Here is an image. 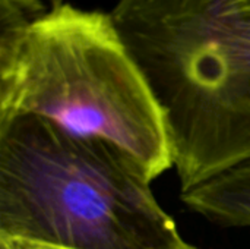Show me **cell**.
Here are the masks:
<instances>
[{
    "label": "cell",
    "mask_w": 250,
    "mask_h": 249,
    "mask_svg": "<svg viewBox=\"0 0 250 249\" xmlns=\"http://www.w3.org/2000/svg\"><path fill=\"white\" fill-rule=\"evenodd\" d=\"M23 116L107 141L152 181L174 166L166 113L111 13L64 3L0 34V122Z\"/></svg>",
    "instance_id": "6da1fadb"
},
{
    "label": "cell",
    "mask_w": 250,
    "mask_h": 249,
    "mask_svg": "<svg viewBox=\"0 0 250 249\" xmlns=\"http://www.w3.org/2000/svg\"><path fill=\"white\" fill-rule=\"evenodd\" d=\"M119 147L48 120L0 122V236L67 249H188Z\"/></svg>",
    "instance_id": "7a4b0ae2"
},
{
    "label": "cell",
    "mask_w": 250,
    "mask_h": 249,
    "mask_svg": "<svg viewBox=\"0 0 250 249\" xmlns=\"http://www.w3.org/2000/svg\"><path fill=\"white\" fill-rule=\"evenodd\" d=\"M111 16L166 113L182 189L250 160V10L119 0Z\"/></svg>",
    "instance_id": "3957f363"
},
{
    "label": "cell",
    "mask_w": 250,
    "mask_h": 249,
    "mask_svg": "<svg viewBox=\"0 0 250 249\" xmlns=\"http://www.w3.org/2000/svg\"><path fill=\"white\" fill-rule=\"evenodd\" d=\"M185 204L224 227H250V160L182 192Z\"/></svg>",
    "instance_id": "277c9868"
},
{
    "label": "cell",
    "mask_w": 250,
    "mask_h": 249,
    "mask_svg": "<svg viewBox=\"0 0 250 249\" xmlns=\"http://www.w3.org/2000/svg\"><path fill=\"white\" fill-rule=\"evenodd\" d=\"M48 10L44 0H0V34L22 29Z\"/></svg>",
    "instance_id": "5b68a950"
},
{
    "label": "cell",
    "mask_w": 250,
    "mask_h": 249,
    "mask_svg": "<svg viewBox=\"0 0 250 249\" xmlns=\"http://www.w3.org/2000/svg\"><path fill=\"white\" fill-rule=\"evenodd\" d=\"M0 249H67V248H60V247H53V245H45V244H38V242L23 241V239L1 238V236H0ZM188 249H195V248H193V247H189Z\"/></svg>",
    "instance_id": "8992f818"
},
{
    "label": "cell",
    "mask_w": 250,
    "mask_h": 249,
    "mask_svg": "<svg viewBox=\"0 0 250 249\" xmlns=\"http://www.w3.org/2000/svg\"><path fill=\"white\" fill-rule=\"evenodd\" d=\"M227 4L236 7V9H245L250 10V0H226Z\"/></svg>",
    "instance_id": "52a82bcc"
},
{
    "label": "cell",
    "mask_w": 250,
    "mask_h": 249,
    "mask_svg": "<svg viewBox=\"0 0 250 249\" xmlns=\"http://www.w3.org/2000/svg\"><path fill=\"white\" fill-rule=\"evenodd\" d=\"M44 1L48 6V9H54V7H59V6L64 4V0H44Z\"/></svg>",
    "instance_id": "ba28073f"
}]
</instances>
